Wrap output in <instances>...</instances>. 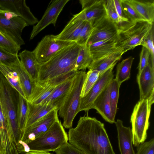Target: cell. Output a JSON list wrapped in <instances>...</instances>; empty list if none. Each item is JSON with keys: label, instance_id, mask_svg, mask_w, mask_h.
Segmentation results:
<instances>
[{"label": "cell", "instance_id": "1", "mask_svg": "<svg viewBox=\"0 0 154 154\" xmlns=\"http://www.w3.org/2000/svg\"><path fill=\"white\" fill-rule=\"evenodd\" d=\"M87 114L69 128V143L85 154H116L104 124Z\"/></svg>", "mask_w": 154, "mask_h": 154}, {"label": "cell", "instance_id": "2", "mask_svg": "<svg viewBox=\"0 0 154 154\" xmlns=\"http://www.w3.org/2000/svg\"><path fill=\"white\" fill-rule=\"evenodd\" d=\"M80 47L76 42L63 48L40 65L37 82H42L76 70V61Z\"/></svg>", "mask_w": 154, "mask_h": 154}, {"label": "cell", "instance_id": "3", "mask_svg": "<svg viewBox=\"0 0 154 154\" xmlns=\"http://www.w3.org/2000/svg\"><path fill=\"white\" fill-rule=\"evenodd\" d=\"M117 46L125 53L140 45L153 26V23L145 20L129 21L118 25Z\"/></svg>", "mask_w": 154, "mask_h": 154}, {"label": "cell", "instance_id": "4", "mask_svg": "<svg viewBox=\"0 0 154 154\" xmlns=\"http://www.w3.org/2000/svg\"><path fill=\"white\" fill-rule=\"evenodd\" d=\"M19 94L0 73V104L16 145L21 138L17 118Z\"/></svg>", "mask_w": 154, "mask_h": 154}, {"label": "cell", "instance_id": "5", "mask_svg": "<svg viewBox=\"0 0 154 154\" xmlns=\"http://www.w3.org/2000/svg\"><path fill=\"white\" fill-rule=\"evenodd\" d=\"M86 73L82 70L77 72L73 78L70 90L58 111L60 117L63 120L62 125L65 128L72 127L73 121L79 112L81 94Z\"/></svg>", "mask_w": 154, "mask_h": 154}, {"label": "cell", "instance_id": "6", "mask_svg": "<svg viewBox=\"0 0 154 154\" xmlns=\"http://www.w3.org/2000/svg\"><path fill=\"white\" fill-rule=\"evenodd\" d=\"M153 103L148 99L139 100L134 107L130 122L133 145L135 147L144 142L147 138L151 108Z\"/></svg>", "mask_w": 154, "mask_h": 154}, {"label": "cell", "instance_id": "7", "mask_svg": "<svg viewBox=\"0 0 154 154\" xmlns=\"http://www.w3.org/2000/svg\"><path fill=\"white\" fill-rule=\"evenodd\" d=\"M68 140V134L58 119L44 134L27 144L30 151L54 152Z\"/></svg>", "mask_w": 154, "mask_h": 154}, {"label": "cell", "instance_id": "8", "mask_svg": "<svg viewBox=\"0 0 154 154\" xmlns=\"http://www.w3.org/2000/svg\"><path fill=\"white\" fill-rule=\"evenodd\" d=\"M28 26L20 17L0 9V33L20 47L25 44L21 35L23 29Z\"/></svg>", "mask_w": 154, "mask_h": 154}, {"label": "cell", "instance_id": "9", "mask_svg": "<svg viewBox=\"0 0 154 154\" xmlns=\"http://www.w3.org/2000/svg\"><path fill=\"white\" fill-rule=\"evenodd\" d=\"M75 43L57 39L55 35H47L42 38L32 52L38 63L41 65L63 48Z\"/></svg>", "mask_w": 154, "mask_h": 154}, {"label": "cell", "instance_id": "10", "mask_svg": "<svg viewBox=\"0 0 154 154\" xmlns=\"http://www.w3.org/2000/svg\"><path fill=\"white\" fill-rule=\"evenodd\" d=\"M113 66L100 73L95 83L84 97H81L79 112L84 111L88 113L92 109L94 101L103 89L113 79Z\"/></svg>", "mask_w": 154, "mask_h": 154}, {"label": "cell", "instance_id": "11", "mask_svg": "<svg viewBox=\"0 0 154 154\" xmlns=\"http://www.w3.org/2000/svg\"><path fill=\"white\" fill-rule=\"evenodd\" d=\"M56 109L52 110L43 117L25 128L20 140L28 144L46 132L59 119Z\"/></svg>", "mask_w": 154, "mask_h": 154}, {"label": "cell", "instance_id": "12", "mask_svg": "<svg viewBox=\"0 0 154 154\" xmlns=\"http://www.w3.org/2000/svg\"><path fill=\"white\" fill-rule=\"evenodd\" d=\"M69 1H51L41 20L33 26L30 35V40L33 39L49 25L52 24L55 26L58 16L65 5Z\"/></svg>", "mask_w": 154, "mask_h": 154}, {"label": "cell", "instance_id": "13", "mask_svg": "<svg viewBox=\"0 0 154 154\" xmlns=\"http://www.w3.org/2000/svg\"><path fill=\"white\" fill-rule=\"evenodd\" d=\"M92 26L93 29L87 45L109 39L117 35L118 25L107 15L96 21Z\"/></svg>", "mask_w": 154, "mask_h": 154}, {"label": "cell", "instance_id": "14", "mask_svg": "<svg viewBox=\"0 0 154 154\" xmlns=\"http://www.w3.org/2000/svg\"><path fill=\"white\" fill-rule=\"evenodd\" d=\"M140 100L148 99L154 102V64L150 61L137 75Z\"/></svg>", "mask_w": 154, "mask_h": 154}, {"label": "cell", "instance_id": "15", "mask_svg": "<svg viewBox=\"0 0 154 154\" xmlns=\"http://www.w3.org/2000/svg\"><path fill=\"white\" fill-rule=\"evenodd\" d=\"M105 0H80L82 10L75 15L85 21L94 23L106 15Z\"/></svg>", "mask_w": 154, "mask_h": 154}, {"label": "cell", "instance_id": "16", "mask_svg": "<svg viewBox=\"0 0 154 154\" xmlns=\"http://www.w3.org/2000/svg\"><path fill=\"white\" fill-rule=\"evenodd\" d=\"M0 8L20 17L28 25H33L38 22L26 5L25 0H0Z\"/></svg>", "mask_w": 154, "mask_h": 154}, {"label": "cell", "instance_id": "17", "mask_svg": "<svg viewBox=\"0 0 154 154\" xmlns=\"http://www.w3.org/2000/svg\"><path fill=\"white\" fill-rule=\"evenodd\" d=\"M78 71L74 70L42 82H36L28 102L32 103L47 91L52 92L57 86L65 81L73 77Z\"/></svg>", "mask_w": 154, "mask_h": 154}, {"label": "cell", "instance_id": "18", "mask_svg": "<svg viewBox=\"0 0 154 154\" xmlns=\"http://www.w3.org/2000/svg\"><path fill=\"white\" fill-rule=\"evenodd\" d=\"M117 35L109 39L87 45L93 60L99 59L116 51L122 50L117 46Z\"/></svg>", "mask_w": 154, "mask_h": 154}, {"label": "cell", "instance_id": "19", "mask_svg": "<svg viewBox=\"0 0 154 154\" xmlns=\"http://www.w3.org/2000/svg\"><path fill=\"white\" fill-rule=\"evenodd\" d=\"M86 22L75 14L73 15L63 30L58 35H55V39L76 42Z\"/></svg>", "mask_w": 154, "mask_h": 154}, {"label": "cell", "instance_id": "20", "mask_svg": "<svg viewBox=\"0 0 154 154\" xmlns=\"http://www.w3.org/2000/svg\"><path fill=\"white\" fill-rule=\"evenodd\" d=\"M117 132L118 146L121 154H135L133 147L131 130L118 119L115 122Z\"/></svg>", "mask_w": 154, "mask_h": 154}, {"label": "cell", "instance_id": "21", "mask_svg": "<svg viewBox=\"0 0 154 154\" xmlns=\"http://www.w3.org/2000/svg\"><path fill=\"white\" fill-rule=\"evenodd\" d=\"M92 109H95L107 122L115 123L109 97V85L103 89L94 102Z\"/></svg>", "mask_w": 154, "mask_h": 154}, {"label": "cell", "instance_id": "22", "mask_svg": "<svg viewBox=\"0 0 154 154\" xmlns=\"http://www.w3.org/2000/svg\"><path fill=\"white\" fill-rule=\"evenodd\" d=\"M74 77L57 86L53 92L40 104H50L58 111L70 90Z\"/></svg>", "mask_w": 154, "mask_h": 154}, {"label": "cell", "instance_id": "23", "mask_svg": "<svg viewBox=\"0 0 154 154\" xmlns=\"http://www.w3.org/2000/svg\"><path fill=\"white\" fill-rule=\"evenodd\" d=\"M20 62L31 79L37 82L40 64L32 51L25 50L18 55Z\"/></svg>", "mask_w": 154, "mask_h": 154}, {"label": "cell", "instance_id": "24", "mask_svg": "<svg viewBox=\"0 0 154 154\" xmlns=\"http://www.w3.org/2000/svg\"><path fill=\"white\" fill-rule=\"evenodd\" d=\"M124 54L119 50L111 53L101 58L92 61L88 68V70H96L100 74L113 66H115Z\"/></svg>", "mask_w": 154, "mask_h": 154}, {"label": "cell", "instance_id": "25", "mask_svg": "<svg viewBox=\"0 0 154 154\" xmlns=\"http://www.w3.org/2000/svg\"><path fill=\"white\" fill-rule=\"evenodd\" d=\"M9 66H11L17 73L25 98L28 102L36 82L31 79L20 61L17 63Z\"/></svg>", "mask_w": 154, "mask_h": 154}, {"label": "cell", "instance_id": "26", "mask_svg": "<svg viewBox=\"0 0 154 154\" xmlns=\"http://www.w3.org/2000/svg\"><path fill=\"white\" fill-rule=\"evenodd\" d=\"M28 106L27 117L25 128L43 117L52 110L56 109L50 104H35L28 102Z\"/></svg>", "mask_w": 154, "mask_h": 154}, {"label": "cell", "instance_id": "27", "mask_svg": "<svg viewBox=\"0 0 154 154\" xmlns=\"http://www.w3.org/2000/svg\"><path fill=\"white\" fill-rule=\"evenodd\" d=\"M137 13L146 21L153 23V0H129Z\"/></svg>", "mask_w": 154, "mask_h": 154}, {"label": "cell", "instance_id": "28", "mask_svg": "<svg viewBox=\"0 0 154 154\" xmlns=\"http://www.w3.org/2000/svg\"><path fill=\"white\" fill-rule=\"evenodd\" d=\"M0 73L11 86L19 94L25 98L20 85L19 76L15 70L11 66H7L0 63Z\"/></svg>", "mask_w": 154, "mask_h": 154}, {"label": "cell", "instance_id": "29", "mask_svg": "<svg viewBox=\"0 0 154 154\" xmlns=\"http://www.w3.org/2000/svg\"><path fill=\"white\" fill-rule=\"evenodd\" d=\"M134 58L130 57L119 63L116 67V79L119 85L130 78L131 66Z\"/></svg>", "mask_w": 154, "mask_h": 154}, {"label": "cell", "instance_id": "30", "mask_svg": "<svg viewBox=\"0 0 154 154\" xmlns=\"http://www.w3.org/2000/svg\"><path fill=\"white\" fill-rule=\"evenodd\" d=\"M28 101L19 94L17 112L18 127L21 135L25 127L28 114Z\"/></svg>", "mask_w": 154, "mask_h": 154}, {"label": "cell", "instance_id": "31", "mask_svg": "<svg viewBox=\"0 0 154 154\" xmlns=\"http://www.w3.org/2000/svg\"><path fill=\"white\" fill-rule=\"evenodd\" d=\"M93 61L87 45L81 46L75 64L78 71H85Z\"/></svg>", "mask_w": 154, "mask_h": 154}, {"label": "cell", "instance_id": "32", "mask_svg": "<svg viewBox=\"0 0 154 154\" xmlns=\"http://www.w3.org/2000/svg\"><path fill=\"white\" fill-rule=\"evenodd\" d=\"M120 87L115 79H112L109 84V97L112 112L115 118L116 112Z\"/></svg>", "mask_w": 154, "mask_h": 154}, {"label": "cell", "instance_id": "33", "mask_svg": "<svg viewBox=\"0 0 154 154\" xmlns=\"http://www.w3.org/2000/svg\"><path fill=\"white\" fill-rule=\"evenodd\" d=\"M100 72L96 70H88L86 73V77L82 87L81 97L85 96L97 80Z\"/></svg>", "mask_w": 154, "mask_h": 154}, {"label": "cell", "instance_id": "34", "mask_svg": "<svg viewBox=\"0 0 154 154\" xmlns=\"http://www.w3.org/2000/svg\"><path fill=\"white\" fill-rule=\"evenodd\" d=\"M124 12L129 21L145 20L136 11L129 0H120Z\"/></svg>", "mask_w": 154, "mask_h": 154}, {"label": "cell", "instance_id": "35", "mask_svg": "<svg viewBox=\"0 0 154 154\" xmlns=\"http://www.w3.org/2000/svg\"><path fill=\"white\" fill-rule=\"evenodd\" d=\"M0 47L13 54H18L21 47L15 42L0 33Z\"/></svg>", "mask_w": 154, "mask_h": 154}, {"label": "cell", "instance_id": "36", "mask_svg": "<svg viewBox=\"0 0 154 154\" xmlns=\"http://www.w3.org/2000/svg\"><path fill=\"white\" fill-rule=\"evenodd\" d=\"M105 7L106 14L111 20L117 25L121 23L116 12L113 0H105Z\"/></svg>", "mask_w": 154, "mask_h": 154}, {"label": "cell", "instance_id": "37", "mask_svg": "<svg viewBox=\"0 0 154 154\" xmlns=\"http://www.w3.org/2000/svg\"><path fill=\"white\" fill-rule=\"evenodd\" d=\"M20 61L18 54H11L0 47V63L11 66Z\"/></svg>", "mask_w": 154, "mask_h": 154}, {"label": "cell", "instance_id": "38", "mask_svg": "<svg viewBox=\"0 0 154 154\" xmlns=\"http://www.w3.org/2000/svg\"><path fill=\"white\" fill-rule=\"evenodd\" d=\"M140 45L143 46L149 51L150 54V60L152 64H154V26L143 40Z\"/></svg>", "mask_w": 154, "mask_h": 154}, {"label": "cell", "instance_id": "39", "mask_svg": "<svg viewBox=\"0 0 154 154\" xmlns=\"http://www.w3.org/2000/svg\"><path fill=\"white\" fill-rule=\"evenodd\" d=\"M93 28L92 24L86 21L79 35L76 43L81 46L87 45Z\"/></svg>", "mask_w": 154, "mask_h": 154}, {"label": "cell", "instance_id": "40", "mask_svg": "<svg viewBox=\"0 0 154 154\" xmlns=\"http://www.w3.org/2000/svg\"><path fill=\"white\" fill-rule=\"evenodd\" d=\"M135 154H154V138L144 142L137 147Z\"/></svg>", "mask_w": 154, "mask_h": 154}, {"label": "cell", "instance_id": "41", "mask_svg": "<svg viewBox=\"0 0 154 154\" xmlns=\"http://www.w3.org/2000/svg\"><path fill=\"white\" fill-rule=\"evenodd\" d=\"M54 152L56 154H85L68 142L64 144Z\"/></svg>", "mask_w": 154, "mask_h": 154}, {"label": "cell", "instance_id": "42", "mask_svg": "<svg viewBox=\"0 0 154 154\" xmlns=\"http://www.w3.org/2000/svg\"><path fill=\"white\" fill-rule=\"evenodd\" d=\"M150 60V54L145 48L142 47L140 54V60L138 67V73L148 64Z\"/></svg>", "mask_w": 154, "mask_h": 154}, {"label": "cell", "instance_id": "43", "mask_svg": "<svg viewBox=\"0 0 154 154\" xmlns=\"http://www.w3.org/2000/svg\"><path fill=\"white\" fill-rule=\"evenodd\" d=\"M113 1L116 12L121 20V23L129 21L128 19L124 12L120 0H113Z\"/></svg>", "mask_w": 154, "mask_h": 154}, {"label": "cell", "instance_id": "44", "mask_svg": "<svg viewBox=\"0 0 154 154\" xmlns=\"http://www.w3.org/2000/svg\"><path fill=\"white\" fill-rule=\"evenodd\" d=\"M16 148L19 154H24L30 151L28 144L21 140H19L16 145Z\"/></svg>", "mask_w": 154, "mask_h": 154}, {"label": "cell", "instance_id": "45", "mask_svg": "<svg viewBox=\"0 0 154 154\" xmlns=\"http://www.w3.org/2000/svg\"><path fill=\"white\" fill-rule=\"evenodd\" d=\"M24 154H53L49 152H38L33 151H30Z\"/></svg>", "mask_w": 154, "mask_h": 154}, {"label": "cell", "instance_id": "46", "mask_svg": "<svg viewBox=\"0 0 154 154\" xmlns=\"http://www.w3.org/2000/svg\"><path fill=\"white\" fill-rule=\"evenodd\" d=\"M1 139L0 134V150H1Z\"/></svg>", "mask_w": 154, "mask_h": 154}, {"label": "cell", "instance_id": "47", "mask_svg": "<svg viewBox=\"0 0 154 154\" xmlns=\"http://www.w3.org/2000/svg\"><path fill=\"white\" fill-rule=\"evenodd\" d=\"M0 154H2V153H1V150H0Z\"/></svg>", "mask_w": 154, "mask_h": 154}]
</instances>
